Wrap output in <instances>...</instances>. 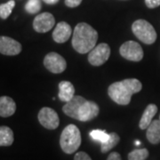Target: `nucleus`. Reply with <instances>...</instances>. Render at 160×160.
I'll list each match as a JSON object with an SVG mask.
<instances>
[{
    "instance_id": "obj_1",
    "label": "nucleus",
    "mask_w": 160,
    "mask_h": 160,
    "mask_svg": "<svg viewBox=\"0 0 160 160\" xmlns=\"http://www.w3.org/2000/svg\"><path fill=\"white\" fill-rule=\"evenodd\" d=\"M62 110L67 116L74 119L87 122L97 117L100 112V108L94 102L87 101L84 97L77 95L72 100L65 103Z\"/></svg>"
},
{
    "instance_id": "obj_2",
    "label": "nucleus",
    "mask_w": 160,
    "mask_h": 160,
    "mask_svg": "<svg viewBox=\"0 0 160 160\" xmlns=\"http://www.w3.org/2000/svg\"><path fill=\"white\" fill-rule=\"evenodd\" d=\"M142 85L136 78H128L111 84L108 93L111 100L119 105H127L131 102L132 94L142 90Z\"/></svg>"
},
{
    "instance_id": "obj_3",
    "label": "nucleus",
    "mask_w": 160,
    "mask_h": 160,
    "mask_svg": "<svg viewBox=\"0 0 160 160\" xmlns=\"http://www.w3.org/2000/svg\"><path fill=\"white\" fill-rule=\"evenodd\" d=\"M98 33L86 22L78 23L75 27L72 38V46L79 53H87L96 46Z\"/></svg>"
},
{
    "instance_id": "obj_4",
    "label": "nucleus",
    "mask_w": 160,
    "mask_h": 160,
    "mask_svg": "<svg viewBox=\"0 0 160 160\" xmlns=\"http://www.w3.org/2000/svg\"><path fill=\"white\" fill-rule=\"evenodd\" d=\"M81 144V133L75 125H69L63 129L60 138V145L67 154H72L77 151Z\"/></svg>"
},
{
    "instance_id": "obj_5",
    "label": "nucleus",
    "mask_w": 160,
    "mask_h": 160,
    "mask_svg": "<svg viewBox=\"0 0 160 160\" xmlns=\"http://www.w3.org/2000/svg\"><path fill=\"white\" fill-rule=\"evenodd\" d=\"M132 30L138 39L146 45H152L157 40L154 27L145 20H137L132 25Z\"/></svg>"
},
{
    "instance_id": "obj_6",
    "label": "nucleus",
    "mask_w": 160,
    "mask_h": 160,
    "mask_svg": "<svg viewBox=\"0 0 160 160\" xmlns=\"http://www.w3.org/2000/svg\"><path fill=\"white\" fill-rule=\"evenodd\" d=\"M121 56L131 62H140L143 58V50L135 41H127L120 46Z\"/></svg>"
},
{
    "instance_id": "obj_7",
    "label": "nucleus",
    "mask_w": 160,
    "mask_h": 160,
    "mask_svg": "<svg viewBox=\"0 0 160 160\" xmlns=\"http://www.w3.org/2000/svg\"><path fill=\"white\" fill-rule=\"evenodd\" d=\"M110 48L108 44L102 43L96 46L88 54V61L92 66H101L109 60Z\"/></svg>"
},
{
    "instance_id": "obj_8",
    "label": "nucleus",
    "mask_w": 160,
    "mask_h": 160,
    "mask_svg": "<svg viewBox=\"0 0 160 160\" xmlns=\"http://www.w3.org/2000/svg\"><path fill=\"white\" fill-rule=\"evenodd\" d=\"M44 65L46 69L53 74H60L67 68L65 59L57 52H49L44 59Z\"/></svg>"
},
{
    "instance_id": "obj_9",
    "label": "nucleus",
    "mask_w": 160,
    "mask_h": 160,
    "mask_svg": "<svg viewBox=\"0 0 160 160\" xmlns=\"http://www.w3.org/2000/svg\"><path fill=\"white\" fill-rule=\"evenodd\" d=\"M38 121L45 128L49 130L56 129L60 124V119L56 111L47 107L40 109L38 113Z\"/></svg>"
},
{
    "instance_id": "obj_10",
    "label": "nucleus",
    "mask_w": 160,
    "mask_h": 160,
    "mask_svg": "<svg viewBox=\"0 0 160 160\" xmlns=\"http://www.w3.org/2000/svg\"><path fill=\"white\" fill-rule=\"evenodd\" d=\"M55 19L50 12H43L37 15L33 22V28L38 33H46L52 29Z\"/></svg>"
},
{
    "instance_id": "obj_11",
    "label": "nucleus",
    "mask_w": 160,
    "mask_h": 160,
    "mask_svg": "<svg viewBox=\"0 0 160 160\" xmlns=\"http://www.w3.org/2000/svg\"><path fill=\"white\" fill-rule=\"evenodd\" d=\"M22 52V45L8 37L0 36V53L8 56L17 55Z\"/></svg>"
},
{
    "instance_id": "obj_12",
    "label": "nucleus",
    "mask_w": 160,
    "mask_h": 160,
    "mask_svg": "<svg viewBox=\"0 0 160 160\" xmlns=\"http://www.w3.org/2000/svg\"><path fill=\"white\" fill-rule=\"evenodd\" d=\"M72 30L69 24L65 22H59L52 32V38L56 43H65L69 39Z\"/></svg>"
},
{
    "instance_id": "obj_13",
    "label": "nucleus",
    "mask_w": 160,
    "mask_h": 160,
    "mask_svg": "<svg viewBox=\"0 0 160 160\" xmlns=\"http://www.w3.org/2000/svg\"><path fill=\"white\" fill-rule=\"evenodd\" d=\"M16 104L11 97L1 96L0 97V117L8 118L15 113Z\"/></svg>"
},
{
    "instance_id": "obj_14",
    "label": "nucleus",
    "mask_w": 160,
    "mask_h": 160,
    "mask_svg": "<svg viewBox=\"0 0 160 160\" xmlns=\"http://www.w3.org/2000/svg\"><path fill=\"white\" fill-rule=\"evenodd\" d=\"M59 89L60 92L58 96L62 102H68L75 96L74 86L69 81H62L59 84Z\"/></svg>"
},
{
    "instance_id": "obj_15",
    "label": "nucleus",
    "mask_w": 160,
    "mask_h": 160,
    "mask_svg": "<svg viewBox=\"0 0 160 160\" xmlns=\"http://www.w3.org/2000/svg\"><path fill=\"white\" fill-rule=\"evenodd\" d=\"M158 112V107L155 104H149L147 106V108L145 109L143 112L142 117L140 120V124L139 126L142 130L147 129L149 126L151 124L152 119L154 118V116Z\"/></svg>"
},
{
    "instance_id": "obj_16",
    "label": "nucleus",
    "mask_w": 160,
    "mask_h": 160,
    "mask_svg": "<svg viewBox=\"0 0 160 160\" xmlns=\"http://www.w3.org/2000/svg\"><path fill=\"white\" fill-rule=\"evenodd\" d=\"M147 139L152 144L160 142V120H153L147 128Z\"/></svg>"
},
{
    "instance_id": "obj_17",
    "label": "nucleus",
    "mask_w": 160,
    "mask_h": 160,
    "mask_svg": "<svg viewBox=\"0 0 160 160\" xmlns=\"http://www.w3.org/2000/svg\"><path fill=\"white\" fill-rule=\"evenodd\" d=\"M13 142V132L8 126H0V147L11 146Z\"/></svg>"
},
{
    "instance_id": "obj_18",
    "label": "nucleus",
    "mask_w": 160,
    "mask_h": 160,
    "mask_svg": "<svg viewBox=\"0 0 160 160\" xmlns=\"http://www.w3.org/2000/svg\"><path fill=\"white\" fill-rule=\"evenodd\" d=\"M119 136H118L116 132H111V133H109V140H108L106 142L102 143V148H101L102 152V153H106V152L109 151L110 149H113L115 146L118 145V143L119 142Z\"/></svg>"
},
{
    "instance_id": "obj_19",
    "label": "nucleus",
    "mask_w": 160,
    "mask_h": 160,
    "mask_svg": "<svg viewBox=\"0 0 160 160\" xmlns=\"http://www.w3.org/2000/svg\"><path fill=\"white\" fill-rule=\"evenodd\" d=\"M149 157L147 149H136L128 154V160H145Z\"/></svg>"
},
{
    "instance_id": "obj_20",
    "label": "nucleus",
    "mask_w": 160,
    "mask_h": 160,
    "mask_svg": "<svg viewBox=\"0 0 160 160\" xmlns=\"http://www.w3.org/2000/svg\"><path fill=\"white\" fill-rule=\"evenodd\" d=\"M14 6H15V2L13 0H10L6 4L0 5V18L4 20L7 19L10 16Z\"/></svg>"
},
{
    "instance_id": "obj_21",
    "label": "nucleus",
    "mask_w": 160,
    "mask_h": 160,
    "mask_svg": "<svg viewBox=\"0 0 160 160\" xmlns=\"http://www.w3.org/2000/svg\"><path fill=\"white\" fill-rule=\"evenodd\" d=\"M25 10L30 14H35L41 10V2L40 0H28L25 5Z\"/></svg>"
},
{
    "instance_id": "obj_22",
    "label": "nucleus",
    "mask_w": 160,
    "mask_h": 160,
    "mask_svg": "<svg viewBox=\"0 0 160 160\" xmlns=\"http://www.w3.org/2000/svg\"><path fill=\"white\" fill-rule=\"evenodd\" d=\"M90 136L94 141L100 142L101 143H104L109 140V134L102 130H92L90 132Z\"/></svg>"
},
{
    "instance_id": "obj_23",
    "label": "nucleus",
    "mask_w": 160,
    "mask_h": 160,
    "mask_svg": "<svg viewBox=\"0 0 160 160\" xmlns=\"http://www.w3.org/2000/svg\"><path fill=\"white\" fill-rule=\"evenodd\" d=\"M74 160H92V158L89 157V155L86 154V152H78L75 155Z\"/></svg>"
},
{
    "instance_id": "obj_24",
    "label": "nucleus",
    "mask_w": 160,
    "mask_h": 160,
    "mask_svg": "<svg viewBox=\"0 0 160 160\" xmlns=\"http://www.w3.org/2000/svg\"><path fill=\"white\" fill-rule=\"evenodd\" d=\"M145 4L149 8H156L160 6V0H145Z\"/></svg>"
},
{
    "instance_id": "obj_25",
    "label": "nucleus",
    "mask_w": 160,
    "mask_h": 160,
    "mask_svg": "<svg viewBox=\"0 0 160 160\" xmlns=\"http://www.w3.org/2000/svg\"><path fill=\"white\" fill-rule=\"evenodd\" d=\"M64 3L67 6L73 8V7H77V6H79L82 3V0H65Z\"/></svg>"
},
{
    "instance_id": "obj_26",
    "label": "nucleus",
    "mask_w": 160,
    "mask_h": 160,
    "mask_svg": "<svg viewBox=\"0 0 160 160\" xmlns=\"http://www.w3.org/2000/svg\"><path fill=\"white\" fill-rule=\"evenodd\" d=\"M107 160H122L121 159V157H120L119 153L118 152H112L109 155Z\"/></svg>"
},
{
    "instance_id": "obj_27",
    "label": "nucleus",
    "mask_w": 160,
    "mask_h": 160,
    "mask_svg": "<svg viewBox=\"0 0 160 160\" xmlns=\"http://www.w3.org/2000/svg\"><path fill=\"white\" fill-rule=\"evenodd\" d=\"M43 1L46 4H48V5H54V4L58 3L59 0H43Z\"/></svg>"
},
{
    "instance_id": "obj_28",
    "label": "nucleus",
    "mask_w": 160,
    "mask_h": 160,
    "mask_svg": "<svg viewBox=\"0 0 160 160\" xmlns=\"http://www.w3.org/2000/svg\"><path fill=\"white\" fill-rule=\"evenodd\" d=\"M135 144H136V145H140V144H141V142H140L139 141H136V142H135Z\"/></svg>"
},
{
    "instance_id": "obj_29",
    "label": "nucleus",
    "mask_w": 160,
    "mask_h": 160,
    "mask_svg": "<svg viewBox=\"0 0 160 160\" xmlns=\"http://www.w3.org/2000/svg\"><path fill=\"white\" fill-rule=\"evenodd\" d=\"M159 120H160V118H159Z\"/></svg>"
}]
</instances>
